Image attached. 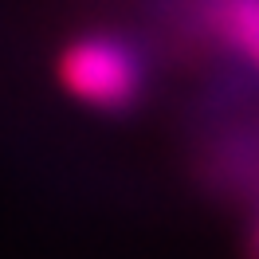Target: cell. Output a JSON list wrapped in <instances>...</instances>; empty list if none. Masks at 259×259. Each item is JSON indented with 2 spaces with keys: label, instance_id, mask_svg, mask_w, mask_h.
<instances>
[{
  "label": "cell",
  "instance_id": "1",
  "mask_svg": "<svg viewBox=\"0 0 259 259\" xmlns=\"http://www.w3.org/2000/svg\"><path fill=\"white\" fill-rule=\"evenodd\" d=\"M59 87L91 110H126L142 95V59L114 35H82L59 55Z\"/></svg>",
  "mask_w": 259,
  "mask_h": 259
},
{
  "label": "cell",
  "instance_id": "2",
  "mask_svg": "<svg viewBox=\"0 0 259 259\" xmlns=\"http://www.w3.org/2000/svg\"><path fill=\"white\" fill-rule=\"evenodd\" d=\"M212 20L232 51L259 71V0H216Z\"/></svg>",
  "mask_w": 259,
  "mask_h": 259
},
{
  "label": "cell",
  "instance_id": "3",
  "mask_svg": "<svg viewBox=\"0 0 259 259\" xmlns=\"http://www.w3.org/2000/svg\"><path fill=\"white\" fill-rule=\"evenodd\" d=\"M247 255L259 259V220H255V228H251V240H247Z\"/></svg>",
  "mask_w": 259,
  "mask_h": 259
}]
</instances>
